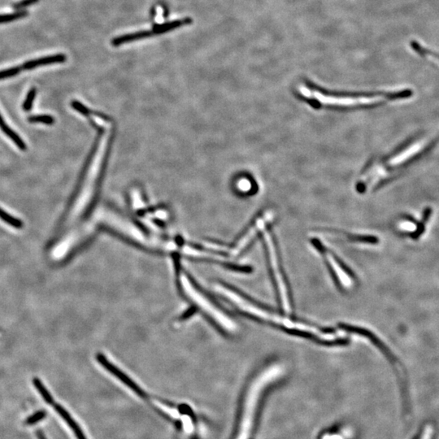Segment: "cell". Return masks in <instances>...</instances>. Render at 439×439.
Masks as SVG:
<instances>
[{"label": "cell", "mask_w": 439, "mask_h": 439, "mask_svg": "<svg viewBox=\"0 0 439 439\" xmlns=\"http://www.w3.org/2000/svg\"><path fill=\"white\" fill-rule=\"evenodd\" d=\"M109 143L110 134L106 131L100 136L96 144L95 150L90 159L79 190L71 204L66 220H77L81 218L93 202L100 180Z\"/></svg>", "instance_id": "1"}, {"label": "cell", "mask_w": 439, "mask_h": 439, "mask_svg": "<svg viewBox=\"0 0 439 439\" xmlns=\"http://www.w3.org/2000/svg\"><path fill=\"white\" fill-rule=\"evenodd\" d=\"M299 92L304 97L311 99L314 98L315 100L324 105L337 106V107L375 105L378 103H384L385 101L401 99L411 95V91L408 90L404 92L376 94L371 95H332L322 93L317 90L312 89L304 85L299 86Z\"/></svg>", "instance_id": "2"}, {"label": "cell", "mask_w": 439, "mask_h": 439, "mask_svg": "<svg viewBox=\"0 0 439 439\" xmlns=\"http://www.w3.org/2000/svg\"><path fill=\"white\" fill-rule=\"evenodd\" d=\"M264 240L266 244L267 250L269 257V263L271 265L272 273L274 275L276 285L278 287V292L280 297L283 309L285 312L290 311V301L288 293L287 286L285 284V278L283 275L282 269L281 267L280 261L278 259V252L275 248L274 238L269 231L265 230L264 234Z\"/></svg>", "instance_id": "3"}, {"label": "cell", "mask_w": 439, "mask_h": 439, "mask_svg": "<svg viewBox=\"0 0 439 439\" xmlns=\"http://www.w3.org/2000/svg\"><path fill=\"white\" fill-rule=\"evenodd\" d=\"M97 360H98V362L100 363L104 369H107L112 375L117 376V378L121 380L128 388H130L131 390H133V392L137 394L138 396H140V398H142V399H146L147 398L146 397V396H147V394L134 381H132L128 376H126L123 372L121 371L119 369H117V367L112 365V363L109 362L106 359L104 355H102V354H98L97 355Z\"/></svg>", "instance_id": "4"}, {"label": "cell", "mask_w": 439, "mask_h": 439, "mask_svg": "<svg viewBox=\"0 0 439 439\" xmlns=\"http://www.w3.org/2000/svg\"><path fill=\"white\" fill-rule=\"evenodd\" d=\"M66 61V56L63 54L53 55V56H45L42 58L29 61L22 65V68L28 70L33 68H38L41 66L52 64V63H63Z\"/></svg>", "instance_id": "5"}, {"label": "cell", "mask_w": 439, "mask_h": 439, "mask_svg": "<svg viewBox=\"0 0 439 439\" xmlns=\"http://www.w3.org/2000/svg\"><path fill=\"white\" fill-rule=\"evenodd\" d=\"M53 406L56 412L61 416V418L63 419V421L68 424V426L72 429L74 435H76L77 439H87L85 436L84 433L81 430L79 425H77V423L73 420V417L70 416V414L63 408V407L61 406L60 404H55L54 402L51 404Z\"/></svg>", "instance_id": "6"}, {"label": "cell", "mask_w": 439, "mask_h": 439, "mask_svg": "<svg viewBox=\"0 0 439 439\" xmlns=\"http://www.w3.org/2000/svg\"><path fill=\"white\" fill-rule=\"evenodd\" d=\"M323 252L325 253V255H326V259H327L328 262H329L330 266L333 269L334 274L336 273L337 278L339 279L338 281H339L340 282L343 283L345 285L349 284V280H347L346 273L344 272V269L342 268L341 265L338 262V259H336V258L334 255H332L331 253L328 251H325L323 249Z\"/></svg>", "instance_id": "7"}, {"label": "cell", "mask_w": 439, "mask_h": 439, "mask_svg": "<svg viewBox=\"0 0 439 439\" xmlns=\"http://www.w3.org/2000/svg\"><path fill=\"white\" fill-rule=\"evenodd\" d=\"M154 33L153 31H140L137 33H129V34H125V35L120 36V37H116L112 40V45L113 46H120V45L124 44L126 42H133L136 40L142 39L144 37H150Z\"/></svg>", "instance_id": "8"}, {"label": "cell", "mask_w": 439, "mask_h": 439, "mask_svg": "<svg viewBox=\"0 0 439 439\" xmlns=\"http://www.w3.org/2000/svg\"><path fill=\"white\" fill-rule=\"evenodd\" d=\"M0 128L21 151H26L27 147H26L25 142L21 139V137L17 133H15L14 131L12 130V128L7 126V125L6 124L4 120L2 119L1 115H0Z\"/></svg>", "instance_id": "9"}, {"label": "cell", "mask_w": 439, "mask_h": 439, "mask_svg": "<svg viewBox=\"0 0 439 439\" xmlns=\"http://www.w3.org/2000/svg\"><path fill=\"white\" fill-rule=\"evenodd\" d=\"M191 23L192 20L190 18H185L183 19V20L171 21V22H168V23L163 24V25L155 26L153 32L156 33H165V32H168V31L174 30V29L178 28V27H182V26H186V25H189V24Z\"/></svg>", "instance_id": "10"}, {"label": "cell", "mask_w": 439, "mask_h": 439, "mask_svg": "<svg viewBox=\"0 0 439 439\" xmlns=\"http://www.w3.org/2000/svg\"><path fill=\"white\" fill-rule=\"evenodd\" d=\"M0 219L2 220V221L5 222L6 224H9V225L13 227L15 229H20L24 226L23 222L21 221V220L12 217V216L10 215L9 213H7L4 210H2L1 208H0Z\"/></svg>", "instance_id": "11"}, {"label": "cell", "mask_w": 439, "mask_h": 439, "mask_svg": "<svg viewBox=\"0 0 439 439\" xmlns=\"http://www.w3.org/2000/svg\"><path fill=\"white\" fill-rule=\"evenodd\" d=\"M28 15V12L26 11H22L20 10L18 12L11 13V14L0 15V24L8 23L12 21H16L18 19L23 18Z\"/></svg>", "instance_id": "12"}, {"label": "cell", "mask_w": 439, "mask_h": 439, "mask_svg": "<svg viewBox=\"0 0 439 439\" xmlns=\"http://www.w3.org/2000/svg\"><path fill=\"white\" fill-rule=\"evenodd\" d=\"M28 122L31 123H42L45 125H52L55 120L52 116L48 115H37L29 117Z\"/></svg>", "instance_id": "13"}, {"label": "cell", "mask_w": 439, "mask_h": 439, "mask_svg": "<svg viewBox=\"0 0 439 439\" xmlns=\"http://www.w3.org/2000/svg\"><path fill=\"white\" fill-rule=\"evenodd\" d=\"M36 94H37V90L35 88H32L30 90V92L27 94L26 99L24 101L22 108L25 112H30L31 108L33 107V101L35 99Z\"/></svg>", "instance_id": "14"}, {"label": "cell", "mask_w": 439, "mask_h": 439, "mask_svg": "<svg viewBox=\"0 0 439 439\" xmlns=\"http://www.w3.org/2000/svg\"><path fill=\"white\" fill-rule=\"evenodd\" d=\"M22 67H12V68H7L3 70L0 71V80L7 79L9 77H14L16 75H18L21 73Z\"/></svg>", "instance_id": "15"}, {"label": "cell", "mask_w": 439, "mask_h": 439, "mask_svg": "<svg viewBox=\"0 0 439 439\" xmlns=\"http://www.w3.org/2000/svg\"><path fill=\"white\" fill-rule=\"evenodd\" d=\"M434 427L431 425H428L425 426V429L423 430L421 433V437L419 439H432L434 436Z\"/></svg>", "instance_id": "16"}, {"label": "cell", "mask_w": 439, "mask_h": 439, "mask_svg": "<svg viewBox=\"0 0 439 439\" xmlns=\"http://www.w3.org/2000/svg\"><path fill=\"white\" fill-rule=\"evenodd\" d=\"M37 2H38V0H22L21 2H17L14 5V8L17 10L23 9L25 7L34 4Z\"/></svg>", "instance_id": "17"}, {"label": "cell", "mask_w": 439, "mask_h": 439, "mask_svg": "<svg viewBox=\"0 0 439 439\" xmlns=\"http://www.w3.org/2000/svg\"><path fill=\"white\" fill-rule=\"evenodd\" d=\"M239 187H240L241 189H249L248 188L250 187V183L248 182V181H245V182H241L239 183Z\"/></svg>", "instance_id": "18"}]
</instances>
